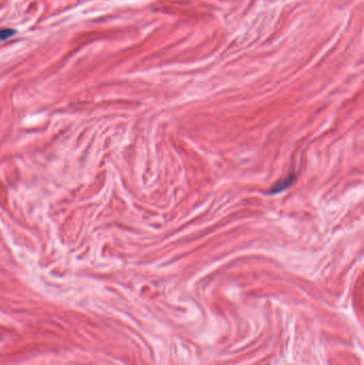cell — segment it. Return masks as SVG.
<instances>
[{
	"mask_svg": "<svg viewBox=\"0 0 364 365\" xmlns=\"http://www.w3.org/2000/svg\"><path fill=\"white\" fill-rule=\"evenodd\" d=\"M14 33H15V31L12 30V29H2V30H0V40L8 39Z\"/></svg>",
	"mask_w": 364,
	"mask_h": 365,
	"instance_id": "6da1fadb",
	"label": "cell"
}]
</instances>
